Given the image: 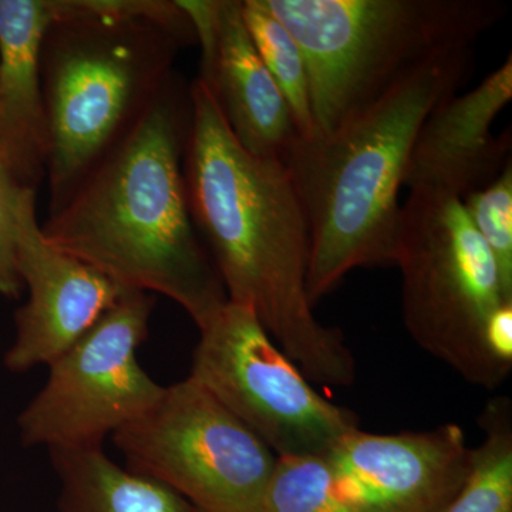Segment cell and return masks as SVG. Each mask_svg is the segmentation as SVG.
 Wrapping results in <instances>:
<instances>
[{"instance_id":"cell-1","label":"cell","mask_w":512,"mask_h":512,"mask_svg":"<svg viewBox=\"0 0 512 512\" xmlns=\"http://www.w3.org/2000/svg\"><path fill=\"white\" fill-rule=\"evenodd\" d=\"M190 94L188 205L228 301L249 306L309 382L350 386L356 360L345 336L309 301L308 222L285 164L245 150L200 80Z\"/></svg>"},{"instance_id":"cell-2","label":"cell","mask_w":512,"mask_h":512,"mask_svg":"<svg viewBox=\"0 0 512 512\" xmlns=\"http://www.w3.org/2000/svg\"><path fill=\"white\" fill-rule=\"evenodd\" d=\"M190 127V89L173 76L42 229L124 288L167 296L201 328L228 296L188 205Z\"/></svg>"},{"instance_id":"cell-3","label":"cell","mask_w":512,"mask_h":512,"mask_svg":"<svg viewBox=\"0 0 512 512\" xmlns=\"http://www.w3.org/2000/svg\"><path fill=\"white\" fill-rule=\"evenodd\" d=\"M473 70V47L448 52L328 133L295 138L282 163L308 222L312 305L353 269L396 264L399 192L414 141L426 117L458 94Z\"/></svg>"},{"instance_id":"cell-4","label":"cell","mask_w":512,"mask_h":512,"mask_svg":"<svg viewBox=\"0 0 512 512\" xmlns=\"http://www.w3.org/2000/svg\"><path fill=\"white\" fill-rule=\"evenodd\" d=\"M40 55L50 212L123 140L173 79L183 36L114 15L106 0H55Z\"/></svg>"},{"instance_id":"cell-5","label":"cell","mask_w":512,"mask_h":512,"mask_svg":"<svg viewBox=\"0 0 512 512\" xmlns=\"http://www.w3.org/2000/svg\"><path fill=\"white\" fill-rule=\"evenodd\" d=\"M265 3L305 56L312 134L352 119L423 64L473 47L508 9L500 0Z\"/></svg>"},{"instance_id":"cell-6","label":"cell","mask_w":512,"mask_h":512,"mask_svg":"<svg viewBox=\"0 0 512 512\" xmlns=\"http://www.w3.org/2000/svg\"><path fill=\"white\" fill-rule=\"evenodd\" d=\"M394 265L402 274L404 326L414 342L466 382L501 386L511 369L494 356L490 328L512 296L460 198L409 191Z\"/></svg>"},{"instance_id":"cell-7","label":"cell","mask_w":512,"mask_h":512,"mask_svg":"<svg viewBox=\"0 0 512 512\" xmlns=\"http://www.w3.org/2000/svg\"><path fill=\"white\" fill-rule=\"evenodd\" d=\"M127 468L197 512H265L278 457L191 377L111 436Z\"/></svg>"},{"instance_id":"cell-8","label":"cell","mask_w":512,"mask_h":512,"mask_svg":"<svg viewBox=\"0 0 512 512\" xmlns=\"http://www.w3.org/2000/svg\"><path fill=\"white\" fill-rule=\"evenodd\" d=\"M200 329L190 376L281 457L325 460L359 417L313 389L249 306L228 301Z\"/></svg>"},{"instance_id":"cell-9","label":"cell","mask_w":512,"mask_h":512,"mask_svg":"<svg viewBox=\"0 0 512 512\" xmlns=\"http://www.w3.org/2000/svg\"><path fill=\"white\" fill-rule=\"evenodd\" d=\"M154 295L126 289L89 332L56 357L45 386L19 414L25 447H103L161 399L158 384L138 363L148 336Z\"/></svg>"},{"instance_id":"cell-10","label":"cell","mask_w":512,"mask_h":512,"mask_svg":"<svg viewBox=\"0 0 512 512\" xmlns=\"http://www.w3.org/2000/svg\"><path fill=\"white\" fill-rule=\"evenodd\" d=\"M471 448L456 423L397 434L352 431L325 458L353 512H443L466 481Z\"/></svg>"},{"instance_id":"cell-11","label":"cell","mask_w":512,"mask_h":512,"mask_svg":"<svg viewBox=\"0 0 512 512\" xmlns=\"http://www.w3.org/2000/svg\"><path fill=\"white\" fill-rule=\"evenodd\" d=\"M16 255L29 299L16 311V336L5 366L25 373L49 366L72 348L128 288L46 238L30 188H22L16 202Z\"/></svg>"},{"instance_id":"cell-12","label":"cell","mask_w":512,"mask_h":512,"mask_svg":"<svg viewBox=\"0 0 512 512\" xmlns=\"http://www.w3.org/2000/svg\"><path fill=\"white\" fill-rule=\"evenodd\" d=\"M201 47L198 80L210 90L238 143L284 160L298 137L291 110L245 25L242 0H177Z\"/></svg>"},{"instance_id":"cell-13","label":"cell","mask_w":512,"mask_h":512,"mask_svg":"<svg viewBox=\"0 0 512 512\" xmlns=\"http://www.w3.org/2000/svg\"><path fill=\"white\" fill-rule=\"evenodd\" d=\"M512 100V59L470 92L441 101L421 124L404 187L463 198L494 181L511 161V131L493 133Z\"/></svg>"},{"instance_id":"cell-14","label":"cell","mask_w":512,"mask_h":512,"mask_svg":"<svg viewBox=\"0 0 512 512\" xmlns=\"http://www.w3.org/2000/svg\"><path fill=\"white\" fill-rule=\"evenodd\" d=\"M56 20L55 0H0V163L35 191L49 158L40 55Z\"/></svg>"},{"instance_id":"cell-15","label":"cell","mask_w":512,"mask_h":512,"mask_svg":"<svg viewBox=\"0 0 512 512\" xmlns=\"http://www.w3.org/2000/svg\"><path fill=\"white\" fill-rule=\"evenodd\" d=\"M59 512H197L153 478L121 467L103 447L50 451Z\"/></svg>"},{"instance_id":"cell-16","label":"cell","mask_w":512,"mask_h":512,"mask_svg":"<svg viewBox=\"0 0 512 512\" xmlns=\"http://www.w3.org/2000/svg\"><path fill=\"white\" fill-rule=\"evenodd\" d=\"M484 439L471 448L470 470L443 512H512V404L495 397L478 419Z\"/></svg>"},{"instance_id":"cell-17","label":"cell","mask_w":512,"mask_h":512,"mask_svg":"<svg viewBox=\"0 0 512 512\" xmlns=\"http://www.w3.org/2000/svg\"><path fill=\"white\" fill-rule=\"evenodd\" d=\"M245 25L272 79L284 94L299 137L312 134L308 67L301 46L265 0H242Z\"/></svg>"},{"instance_id":"cell-18","label":"cell","mask_w":512,"mask_h":512,"mask_svg":"<svg viewBox=\"0 0 512 512\" xmlns=\"http://www.w3.org/2000/svg\"><path fill=\"white\" fill-rule=\"evenodd\" d=\"M265 512H353L333 490L325 460L281 457Z\"/></svg>"},{"instance_id":"cell-19","label":"cell","mask_w":512,"mask_h":512,"mask_svg":"<svg viewBox=\"0 0 512 512\" xmlns=\"http://www.w3.org/2000/svg\"><path fill=\"white\" fill-rule=\"evenodd\" d=\"M461 204L493 255L505 292L512 296V161L490 184L464 195Z\"/></svg>"},{"instance_id":"cell-20","label":"cell","mask_w":512,"mask_h":512,"mask_svg":"<svg viewBox=\"0 0 512 512\" xmlns=\"http://www.w3.org/2000/svg\"><path fill=\"white\" fill-rule=\"evenodd\" d=\"M22 185L0 163V295L19 298L22 279L16 255V202Z\"/></svg>"}]
</instances>
